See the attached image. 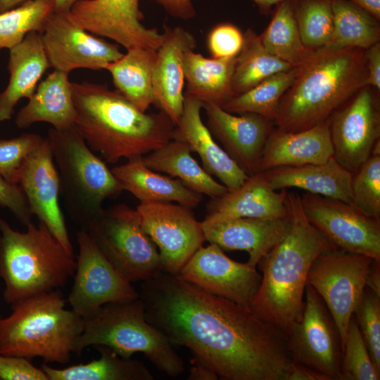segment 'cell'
Returning <instances> with one entry per match:
<instances>
[{
    "label": "cell",
    "mask_w": 380,
    "mask_h": 380,
    "mask_svg": "<svg viewBox=\"0 0 380 380\" xmlns=\"http://www.w3.org/2000/svg\"><path fill=\"white\" fill-rule=\"evenodd\" d=\"M147 321L227 380H285L291 364L284 332L250 306L161 272L142 281Z\"/></svg>",
    "instance_id": "1"
},
{
    "label": "cell",
    "mask_w": 380,
    "mask_h": 380,
    "mask_svg": "<svg viewBox=\"0 0 380 380\" xmlns=\"http://www.w3.org/2000/svg\"><path fill=\"white\" fill-rule=\"evenodd\" d=\"M74 127L89 148L109 163L142 157L172 139L175 125L163 111H141L117 90L72 82Z\"/></svg>",
    "instance_id": "2"
},
{
    "label": "cell",
    "mask_w": 380,
    "mask_h": 380,
    "mask_svg": "<svg viewBox=\"0 0 380 380\" xmlns=\"http://www.w3.org/2000/svg\"><path fill=\"white\" fill-rule=\"evenodd\" d=\"M286 204L289 229L259 262L262 275L250 305L262 319L284 332L301 315L312 262L322 253L335 249L308 220L300 194L287 191Z\"/></svg>",
    "instance_id": "3"
},
{
    "label": "cell",
    "mask_w": 380,
    "mask_h": 380,
    "mask_svg": "<svg viewBox=\"0 0 380 380\" xmlns=\"http://www.w3.org/2000/svg\"><path fill=\"white\" fill-rule=\"evenodd\" d=\"M366 75L363 49H315L280 100L275 129L298 132L327 120L365 87Z\"/></svg>",
    "instance_id": "4"
},
{
    "label": "cell",
    "mask_w": 380,
    "mask_h": 380,
    "mask_svg": "<svg viewBox=\"0 0 380 380\" xmlns=\"http://www.w3.org/2000/svg\"><path fill=\"white\" fill-rule=\"evenodd\" d=\"M25 232L13 229L0 217V279L3 297L13 305L65 285L73 277L76 260L39 222Z\"/></svg>",
    "instance_id": "5"
},
{
    "label": "cell",
    "mask_w": 380,
    "mask_h": 380,
    "mask_svg": "<svg viewBox=\"0 0 380 380\" xmlns=\"http://www.w3.org/2000/svg\"><path fill=\"white\" fill-rule=\"evenodd\" d=\"M59 289L36 295L11 305L0 319V353L45 363L66 364L75 353L83 318L65 308Z\"/></svg>",
    "instance_id": "6"
},
{
    "label": "cell",
    "mask_w": 380,
    "mask_h": 380,
    "mask_svg": "<svg viewBox=\"0 0 380 380\" xmlns=\"http://www.w3.org/2000/svg\"><path fill=\"white\" fill-rule=\"evenodd\" d=\"M83 319V331L75 354L80 355L87 347L101 345L126 358L141 353L160 371L172 377L184 371V362L173 345L147 321L139 296L107 303Z\"/></svg>",
    "instance_id": "7"
},
{
    "label": "cell",
    "mask_w": 380,
    "mask_h": 380,
    "mask_svg": "<svg viewBox=\"0 0 380 380\" xmlns=\"http://www.w3.org/2000/svg\"><path fill=\"white\" fill-rule=\"evenodd\" d=\"M61 193L71 217L84 228L103 209L107 198L122 191L106 163L73 127L48 132Z\"/></svg>",
    "instance_id": "8"
},
{
    "label": "cell",
    "mask_w": 380,
    "mask_h": 380,
    "mask_svg": "<svg viewBox=\"0 0 380 380\" xmlns=\"http://www.w3.org/2000/svg\"><path fill=\"white\" fill-rule=\"evenodd\" d=\"M81 229L128 281H144L163 272L156 244L144 231L136 210L127 205L103 208Z\"/></svg>",
    "instance_id": "9"
},
{
    "label": "cell",
    "mask_w": 380,
    "mask_h": 380,
    "mask_svg": "<svg viewBox=\"0 0 380 380\" xmlns=\"http://www.w3.org/2000/svg\"><path fill=\"white\" fill-rule=\"evenodd\" d=\"M293 362L326 376L342 380L343 348L337 325L325 303L307 284L300 317L284 332Z\"/></svg>",
    "instance_id": "10"
},
{
    "label": "cell",
    "mask_w": 380,
    "mask_h": 380,
    "mask_svg": "<svg viewBox=\"0 0 380 380\" xmlns=\"http://www.w3.org/2000/svg\"><path fill=\"white\" fill-rule=\"evenodd\" d=\"M373 259L340 250L319 254L310 269L307 284L321 297L338 329L343 348L348 324L366 287Z\"/></svg>",
    "instance_id": "11"
},
{
    "label": "cell",
    "mask_w": 380,
    "mask_h": 380,
    "mask_svg": "<svg viewBox=\"0 0 380 380\" xmlns=\"http://www.w3.org/2000/svg\"><path fill=\"white\" fill-rule=\"evenodd\" d=\"M308 220L336 250L380 261V219L352 204L309 192L300 196Z\"/></svg>",
    "instance_id": "12"
},
{
    "label": "cell",
    "mask_w": 380,
    "mask_h": 380,
    "mask_svg": "<svg viewBox=\"0 0 380 380\" xmlns=\"http://www.w3.org/2000/svg\"><path fill=\"white\" fill-rule=\"evenodd\" d=\"M135 210L158 250L162 272L177 276L205 241L201 222L190 208L170 201H143Z\"/></svg>",
    "instance_id": "13"
},
{
    "label": "cell",
    "mask_w": 380,
    "mask_h": 380,
    "mask_svg": "<svg viewBox=\"0 0 380 380\" xmlns=\"http://www.w3.org/2000/svg\"><path fill=\"white\" fill-rule=\"evenodd\" d=\"M77 241L79 253L74 283L67 300L72 310L86 318L107 303L139 296L132 283L112 265L84 229L77 232Z\"/></svg>",
    "instance_id": "14"
},
{
    "label": "cell",
    "mask_w": 380,
    "mask_h": 380,
    "mask_svg": "<svg viewBox=\"0 0 380 380\" xmlns=\"http://www.w3.org/2000/svg\"><path fill=\"white\" fill-rule=\"evenodd\" d=\"M40 34L50 67L68 74L77 68L103 70L123 55L117 44L89 34L68 13L53 11Z\"/></svg>",
    "instance_id": "15"
},
{
    "label": "cell",
    "mask_w": 380,
    "mask_h": 380,
    "mask_svg": "<svg viewBox=\"0 0 380 380\" xmlns=\"http://www.w3.org/2000/svg\"><path fill=\"white\" fill-rule=\"evenodd\" d=\"M68 15L87 31L109 38L127 50L135 47L157 50L163 40V33L142 23L139 0L80 1Z\"/></svg>",
    "instance_id": "16"
},
{
    "label": "cell",
    "mask_w": 380,
    "mask_h": 380,
    "mask_svg": "<svg viewBox=\"0 0 380 380\" xmlns=\"http://www.w3.org/2000/svg\"><path fill=\"white\" fill-rule=\"evenodd\" d=\"M176 277L206 292L248 306L262 277L255 267L231 259L215 243L200 247Z\"/></svg>",
    "instance_id": "17"
},
{
    "label": "cell",
    "mask_w": 380,
    "mask_h": 380,
    "mask_svg": "<svg viewBox=\"0 0 380 380\" xmlns=\"http://www.w3.org/2000/svg\"><path fill=\"white\" fill-rule=\"evenodd\" d=\"M334 158L355 173L380 141V113L369 87H364L350 102L329 117Z\"/></svg>",
    "instance_id": "18"
},
{
    "label": "cell",
    "mask_w": 380,
    "mask_h": 380,
    "mask_svg": "<svg viewBox=\"0 0 380 380\" xmlns=\"http://www.w3.org/2000/svg\"><path fill=\"white\" fill-rule=\"evenodd\" d=\"M18 184L32 215L73 255V247L59 205V176L47 137L43 138L24 160L19 172Z\"/></svg>",
    "instance_id": "19"
},
{
    "label": "cell",
    "mask_w": 380,
    "mask_h": 380,
    "mask_svg": "<svg viewBox=\"0 0 380 380\" xmlns=\"http://www.w3.org/2000/svg\"><path fill=\"white\" fill-rule=\"evenodd\" d=\"M211 134L224 151L248 175L259 172L272 122L252 113L234 115L213 103H203Z\"/></svg>",
    "instance_id": "20"
},
{
    "label": "cell",
    "mask_w": 380,
    "mask_h": 380,
    "mask_svg": "<svg viewBox=\"0 0 380 380\" xmlns=\"http://www.w3.org/2000/svg\"><path fill=\"white\" fill-rule=\"evenodd\" d=\"M194 36L184 28L164 26L163 40L156 50L153 69L155 105L176 125L184 101V57L196 47Z\"/></svg>",
    "instance_id": "21"
},
{
    "label": "cell",
    "mask_w": 380,
    "mask_h": 380,
    "mask_svg": "<svg viewBox=\"0 0 380 380\" xmlns=\"http://www.w3.org/2000/svg\"><path fill=\"white\" fill-rule=\"evenodd\" d=\"M289 215L279 219L238 217L221 221L204 220L201 225L205 241L222 250L245 251L247 263L255 267L286 234Z\"/></svg>",
    "instance_id": "22"
},
{
    "label": "cell",
    "mask_w": 380,
    "mask_h": 380,
    "mask_svg": "<svg viewBox=\"0 0 380 380\" xmlns=\"http://www.w3.org/2000/svg\"><path fill=\"white\" fill-rule=\"evenodd\" d=\"M203 102L184 93L183 111L172 139L185 143L200 157L203 167L229 190L241 186L249 177L224 151L201 118Z\"/></svg>",
    "instance_id": "23"
},
{
    "label": "cell",
    "mask_w": 380,
    "mask_h": 380,
    "mask_svg": "<svg viewBox=\"0 0 380 380\" xmlns=\"http://www.w3.org/2000/svg\"><path fill=\"white\" fill-rule=\"evenodd\" d=\"M286 189L277 191L259 171L249 175L238 188L220 197L211 198L205 220L221 221L238 217L279 219L289 215Z\"/></svg>",
    "instance_id": "24"
},
{
    "label": "cell",
    "mask_w": 380,
    "mask_h": 380,
    "mask_svg": "<svg viewBox=\"0 0 380 380\" xmlns=\"http://www.w3.org/2000/svg\"><path fill=\"white\" fill-rule=\"evenodd\" d=\"M334 156L329 119L298 132L273 129L263 148L259 171L327 162Z\"/></svg>",
    "instance_id": "25"
},
{
    "label": "cell",
    "mask_w": 380,
    "mask_h": 380,
    "mask_svg": "<svg viewBox=\"0 0 380 380\" xmlns=\"http://www.w3.org/2000/svg\"><path fill=\"white\" fill-rule=\"evenodd\" d=\"M49 67L39 32L28 33L20 44L9 49L7 68L10 78L0 93V122L10 120L17 103L32 96Z\"/></svg>",
    "instance_id": "26"
},
{
    "label": "cell",
    "mask_w": 380,
    "mask_h": 380,
    "mask_svg": "<svg viewBox=\"0 0 380 380\" xmlns=\"http://www.w3.org/2000/svg\"><path fill=\"white\" fill-rule=\"evenodd\" d=\"M262 172L270 186L276 191L296 187L352 204L353 173L343 167L334 156L323 163L282 166Z\"/></svg>",
    "instance_id": "27"
},
{
    "label": "cell",
    "mask_w": 380,
    "mask_h": 380,
    "mask_svg": "<svg viewBox=\"0 0 380 380\" xmlns=\"http://www.w3.org/2000/svg\"><path fill=\"white\" fill-rule=\"evenodd\" d=\"M68 75L54 70L39 83L28 103L16 115L18 128L26 129L37 122L49 123L56 129L74 126L76 114Z\"/></svg>",
    "instance_id": "28"
},
{
    "label": "cell",
    "mask_w": 380,
    "mask_h": 380,
    "mask_svg": "<svg viewBox=\"0 0 380 380\" xmlns=\"http://www.w3.org/2000/svg\"><path fill=\"white\" fill-rule=\"evenodd\" d=\"M111 172L121 189L129 191L140 202L174 201L192 208L202 201L203 195L191 190L178 179L148 168L141 157L129 159Z\"/></svg>",
    "instance_id": "29"
},
{
    "label": "cell",
    "mask_w": 380,
    "mask_h": 380,
    "mask_svg": "<svg viewBox=\"0 0 380 380\" xmlns=\"http://www.w3.org/2000/svg\"><path fill=\"white\" fill-rule=\"evenodd\" d=\"M188 146L172 139L160 148L141 157L146 166L152 170L166 173L180 180L191 190L215 198L229 189L217 182L192 157Z\"/></svg>",
    "instance_id": "30"
},
{
    "label": "cell",
    "mask_w": 380,
    "mask_h": 380,
    "mask_svg": "<svg viewBox=\"0 0 380 380\" xmlns=\"http://www.w3.org/2000/svg\"><path fill=\"white\" fill-rule=\"evenodd\" d=\"M236 58H207L188 50L184 57L185 93L203 103L222 106L234 96L232 82Z\"/></svg>",
    "instance_id": "31"
},
{
    "label": "cell",
    "mask_w": 380,
    "mask_h": 380,
    "mask_svg": "<svg viewBox=\"0 0 380 380\" xmlns=\"http://www.w3.org/2000/svg\"><path fill=\"white\" fill-rule=\"evenodd\" d=\"M156 50L135 47L118 60L107 64L116 90L141 111L155 105L153 69Z\"/></svg>",
    "instance_id": "32"
},
{
    "label": "cell",
    "mask_w": 380,
    "mask_h": 380,
    "mask_svg": "<svg viewBox=\"0 0 380 380\" xmlns=\"http://www.w3.org/2000/svg\"><path fill=\"white\" fill-rule=\"evenodd\" d=\"M100 357L85 364L57 369L42 363L41 369L49 380H153V376L146 365L132 357L118 355L101 345L93 346Z\"/></svg>",
    "instance_id": "33"
},
{
    "label": "cell",
    "mask_w": 380,
    "mask_h": 380,
    "mask_svg": "<svg viewBox=\"0 0 380 380\" xmlns=\"http://www.w3.org/2000/svg\"><path fill=\"white\" fill-rule=\"evenodd\" d=\"M333 32L325 48L367 49L379 42V20L349 0H332Z\"/></svg>",
    "instance_id": "34"
},
{
    "label": "cell",
    "mask_w": 380,
    "mask_h": 380,
    "mask_svg": "<svg viewBox=\"0 0 380 380\" xmlns=\"http://www.w3.org/2000/svg\"><path fill=\"white\" fill-rule=\"evenodd\" d=\"M260 38L270 53L293 67L299 66L314 51L302 42L295 14L294 0L277 5L270 23Z\"/></svg>",
    "instance_id": "35"
},
{
    "label": "cell",
    "mask_w": 380,
    "mask_h": 380,
    "mask_svg": "<svg viewBox=\"0 0 380 380\" xmlns=\"http://www.w3.org/2000/svg\"><path fill=\"white\" fill-rule=\"evenodd\" d=\"M294 68L270 53L252 29L243 34V44L236 58L232 76L234 95L243 93L267 77Z\"/></svg>",
    "instance_id": "36"
},
{
    "label": "cell",
    "mask_w": 380,
    "mask_h": 380,
    "mask_svg": "<svg viewBox=\"0 0 380 380\" xmlns=\"http://www.w3.org/2000/svg\"><path fill=\"white\" fill-rule=\"evenodd\" d=\"M297 67L276 73L249 90L234 95L221 107L231 113H252L275 121L280 100L292 84Z\"/></svg>",
    "instance_id": "37"
},
{
    "label": "cell",
    "mask_w": 380,
    "mask_h": 380,
    "mask_svg": "<svg viewBox=\"0 0 380 380\" xmlns=\"http://www.w3.org/2000/svg\"><path fill=\"white\" fill-rule=\"evenodd\" d=\"M54 0H28L0 13V51L20 44L31 32L42 33Z\"/></svg>",
    "instance_id": "38"
},
{
    "label": "cell",
    "mask_w": 380,
    "mask_h": 380,
    "mask_svg": "<svg viewBox=\"0 0 380 380\" xmlns=\"http://www.w3.org/2000/svg\"><path fill=\"white\" fill-rule=\"evenodd\" d=\"M332 0H294L303 43L311 49L327 46L333 32Z\"/></svg>",
    "instance_id": "39"
},
{
    "label": "cell",
    "mask_w": 380,
    "mask_h": 380,
    "mask_svg": "<svg viewBox=\"0 0 380 380\" xmlns=\"http://www.w3.org/2000/svg\"><path fill=\"white\" fill-rule=\"evenodd\" d=\"M342 380H379L362 338L355 317H351L343 343L341 362Z\"/></svg>",
    "instance_id": "40"
},
{
    "label": "cell",
    "mask_w": 380,
    "mask_h": 380,
    "mask_svg": "<svg viewBox=\"0 0 380 380\" xmlns=\"http://www.w3.org/2000/svg\"><path fill=\"white\" fill-rule=\"evenodd\" d=\"M351 194L353 205L380 219V153H372L353 174Z\"/></svg>",
    "instance_id": "41"
},
{
    "label": "cell",
    "mask_w": 380,
    "mask_h": 380,
    "mask_svg": "<svg viewBox=\"0 0 380 380\" xmlns=\"http://www.w3.org/2000/svg\"><path fill=\"white\" fill-rule=\"evenodd\" d=\"M354 316L372 362L380 372V296L366 286Z\"/></svg>",
    "instance_id": "42"
},
{
    "label": "cell",
    "mask_w": 380,
    "mask_h": 380,
    "mask_svg": "<svg viewBox=\"0 0 380 380\" xmlns=\"http://www.w3.org/2000/svg\"><path fill=\"white\" fill-rule=\"evenodd\" d=\"M43 137L34 133L0 139V175L8 182L18 184L20 167L27 156Z\"/></svg>",
    "instance_id": "43"
},
{
    "label": "cell",
    "mask_w": 380,
    "mask_h": 380,
    "mask_svg": "<svg viewBox=\"0 0 380 380\" xmlns=\"http://www.w3.org/2000/svg\"><path fill=\"white\" fill-rule=\"evenodd\" d=\"M243 44V34L234 25L221 23L208 33V49L211 57L228 58L236 57Z\"/></svg>",
    "instance_id": "44"
},
{
    "label": "cell",
    "mask_w": 380,
    "mask_h": 380,
    "mask_svg": "<svg viewBox=\"0 0 380 380\" xmlns=\"http://www.w3.org/2000/svg\"><path fill=\"white\" fill-rule=\"evenodd\" d=\"M0 206L8 208L23 225L32 222L33 215L22 188L8 182L1 175Z\"/></svg>",
    "instance_id": "45"
},
{
    "label": "cell",
    "mask_w": 380,
    "mask_h": 380,
    "mask_svg": "<svg viewBox=\"0 0 380 380\" xmlns=\"http://www.w3.org/2000/svg\"><path fill=\"white\" fill-rule=\"evenodd\" d=\"M1 380H49L41 369L26 358L0 353Z\"/></svg>",
    "instance_id": "46"
},
{
    "label": "cell",
    "mask_w": 380,
    "mask_h": 380,
    "mask_svg": "<svg viewBox=\"0 0 380 380\" xmlns=\"http://www.w3.org/2000/svg\"><path fill=\"white\" fill-rule=\"evenodd\" d=\"M367 75L365 87L380 89V44L372 45L365 53Z\"/></svg>",
    "instance_id": "47"
},
{
    "label": "cell",
    "mask_w": 380,
    "mask_h": 380,
    "mask_svg": "<svg viewBox=\"0 0 380 380\" xmlns=\"http://www.w3.org/2000/svg\"><path fill=\"white\" fill-rule=\"evenodd\" d=\"M162 6L165 11L172 17L182 20L193 18L196 12L192 0H150Z\"/></svg>",
    "instance_id": "48"
},
{
    "label": "cell",
    "mask_w": 380,
    "mask_h": 380,
    "mask_svg": "<svg viewBox=\"0 0 380 380\" xmlns=\"http://www.w3.org/2000/svg\"><path fill=\"white\" fill-rule=\"evenodd\" d=\"M285 380H329V379L318 372L292 361Z\"/></svg>",
    "instance_id": "49"
},
{
    "label": "cell",
    "mask_w": 380,
    "mask_h": 380,
    "mask_svg": "<svg viewBox=\"0 0 380 380\" xmlns=\"http://www.w3.org/2000/svg\"><path fill=\"white\" fill-rule=\"evenodd\" d=\"M366 286L380 296V261L372 260L367 274Z\"/></svg>",
    "instance_id": "50"
},
{
    "label": "cell",
    "mask_w": 380,
    "mask_h": 380,
    "mask_svg": "<svg viewBox=\"0 0 380 380\" xmlns=\"http://www.w3.org/2000/svg\"><path fill=\"white\" fill-rule=\"evenodd\" d=\"M218 378L217 374L212 369L201 364L196 362V365L191 367L188 379L216 380Z\"/></svg>",
    "instance_id": "51"
},
{
    "label": "cell",
    "mask_w": 380,
    "mask_h": 380,
    "mask_svg": "<svg viewBox=\"0 0 380 380\" xmlns=\"http://www.w3.org/2000/svg\"><path fill=\"white\" fill-rule=\"evenodd\" d=\"M376 20H380V0H349Z\"/></svg>",
    "instance_id": "52"
},
{
    "label": "cell",
    "mask_w": 380,
    "mask_h": 380,
    "mask_svg": "<svg viewBox=\"0 0 380 380\" xmlns=\"http://www.w3.org/2000/svg\"><path fill=\"white\" fill-rule=\"evenodd\" d=\"M80 1L83 0H54V11L69 13L72 7Z\"/></svg>",
    "instance_id": "53"
},
{
    "label": "cell",
    "mask_w": 380,
    "mask_h": 380,
    "mask_svg": "<svg viewBox=\"0 0 380 380\" xmlns=\"http://www.w3.org/2000/svg\"><path fill=\"white\" fill-rule=\"evenodd\" d=\"M253 1L256 6L258 7L259 11L264 14H266L270 11L271 8L274 6L286 1L288 0H251Z\"/></svg>",
    "instance_id": "54"
},
{
    "label": "cell",
    "mask_w": 380,
    "mask_h": 380,
    "mask_svg": "<svg viewBox=\"0 0 380 380\" xmlns=\"http://www.w3.org/2000/svg\"><path fill=\"white\" fill-rule=\"evenodd\" d=\"M28 0H0V13L14 8Z\"/></svg>",
    "instance_id": "55"
},
{
    "label": "cell",
    "mask_w": 380,
    "mask_h": 380,
    "mask_svg": "<svg viewBox=\"0 0 380 380\" xmlns=\"http://www.w3.org/2000/svg\"><path fill=\"white\" fill-rule=\"evenodd\" d=\"M1 316L0 315V319H1Z\"/></svg>",
    "instance_id": "56"
}]
</instances>
